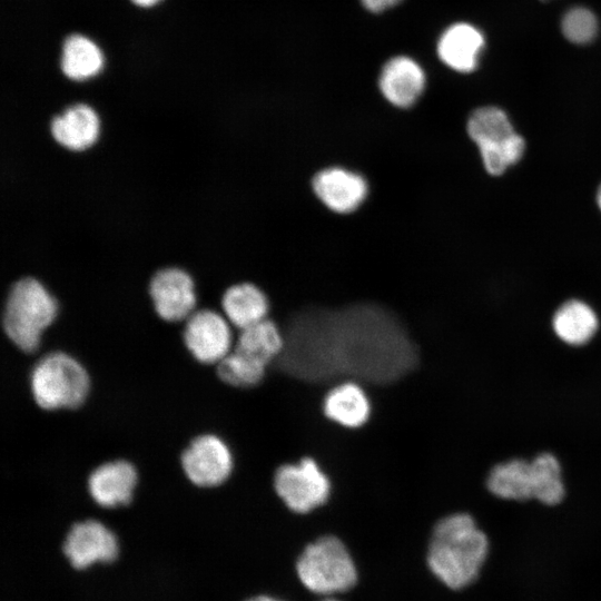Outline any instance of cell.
<instances>
[{"instance_id":"obj_9","label":"cell","mask_w":601,"mask_h":601,"mask_svg":"<svg viewBox=\"0 0 601 601\" xmlns=\"http://www.w3.org/2000/svg\"><path fill=\"white\" fill-rule=\"evenodd\" d=\"M180 464L194 485L216 487L230 476L234 461L228 445L219 436L201 434L181 452Z\"/></svg>"},{"instance_id":"obj_4","label":"cell","mask_w":601,"mask_h":601,"mask_svg":"<svg viewBox=\"0 0 601 601\" xmlns=\"http://www.w3.org/2000/svg\"><path fill=\"white\" fill-rule=\"evenodd\" d=\"M89 390L88 372L65 352L46 354L30 372L31 395L46 411L77 408L86 401Z\"/></svg>"},{"instance_id":"obj_3","label":"cell","mask_w":601,"mask_h":601,"mask_svg":"<svg viewBox=\"0 0 601 601\" xmlns=\"http://www.w3.org/2000/svg\"><path fill=\"white\" fill-rule=\"evenodd\" d=\"M58 303L35 277H22L8 293L2 327L7 337L23 353L38 349L41 335L55 321Z\"/></svg>"},{"instance_id":"obj_19","label":"cell","mask_w":601,"mask_h":601,"mask_svg":"<svg viewBox=\"0 0 601 601\" xmlns=\"http://www.w3.org/2000/svg\"><path fill=\"white\" fill-rule=\"evenodd\" d=\"M554 334L570 346L589 343L599 327V319L593 308L579 299L562 304L552 317Z\"/></svg>"},{"instance_id":"obj_26","label":"cell","mask_w":601,"mask_h":601,"mask_svg":"<svg viewBox=\"0 0 601 601\" xmlns=\"http://www.w3.org/2000/svg\"><path fill=\"white\" fill-rule=\"evenodd\" d=\"M366 9L373 12H381L386 10L395 4L400 3L402 0H361Z\"/></svg>"},{"instance_id":"obj_21","label":"cell","mask_w":601,"mask_h":601,"mask_svg":"<svg viewBox=\"0 0 601 601\" xmlns=\"http://www.w3.org/2000/svg\"><path fill=\"white\" fill-rule=\"evenodd\" d=\"M466 132L480 152L503 146L516 134L505 111L494 106L475 109L467 119Z\"/></svg>"},{"instance_id":"obj_14","label":"cell","mask_w":601,"mask_h":601,"mask_svg":"<svg viewBox=\"0 0 601 601\" xmlns=\"http://www.w3.org/2000/svg\"><path fill=\"white\" fill-rule=\"evenodd\" d=\"M426 78L423 69L413 59L397 56L383 67L378 89L384 99L397 109H410L424 92Z\"/></svg>"},{"instance_id":"obj_1","label":"cell","mask_w":601,"mask_h":601,"mask_svg":"<svg viewBox=\"0 0 601 601\" xmlns=\"http://www.w3.org/2000/svg\"><path fill=\"white\" fill-rule=\"evenodd\" d=\"M282 329L285 347L278 363L304 380L352 376L383 384L406 374L417 361L402 322L376 302L303 305Z\"/></svg>"},{"instance_id":"obj_12","label":"cell","mask_w":601,"mask_h":601,"mask_svg":"<svg viewBox=\"0 0 601 601\" xmlns=\"http://www.w3.org/2000/svg\"><path fill=\"white\" fill-rule=\"evenodd\" d=\"M101 118L95 107L87 102H73L66 106L49 120L52 139L70 151H85L99 139Z\"/></svg>"},{"instance_id":"obj_2","label":"cell","mask_w":601,"mask_h":601,"mask_svg":"<svg viewBox=\"0 0 601 601\" xmlns=\"http://www.w3.org/2000/svg\"><path fill=\"white\" fill-rule=\"evenodd\" d=\"M486 534L463 512L439 520L431 533L426 562L433 575L453 590L476 580L489 554Z\"/></svg>"},{"instance_id":"obj_17","label":"cell","mask_w":601,"mask_h":601,"mask_svg":"<svg viewBox=\"0 0 601 601\" xmlns=\"http://www.w3.org/2000/svg\"><path fill=\"white\" fill-rule=\"evenodd\" d=\"M483 47L482 32L472 24L460 22L442 33L437 42V53L453 70L470 72L476 68Z\"/></svg>"},{"instance_id":"obj_29","label":"cell","mask_w":601,"mask_h":601,"mask_svg":"<svg viewBox=\"0 0 601 601\" xmlns=\"http://www.w3.org/2000/svg\"><path fill=\"white\" fill-rule=\"evenodd\" d=\"M597 203H598L599 209L601 210V185L597 193Z\"/></svg>"},{"instance_id":"obj_10","label":"cell","mask_w":601,"mask_h":601,"mask_svg":"<svg viewBox=\"0 0 601 601\" xmlns=\"http://www.w3.org/2000/svg\"><path fill=\"white\" fill-rule=\"evenodd\" d=\"M229 322L213 309L194 312L183 331V341L191 356L201 364H218L231 351Z\"/></svg>"},{"instance_id":"obj_16","label":"cell","mask_w":601,"mask_h":601,"mask_svg":"<svg viewBox=\"0 0 601 601\" xmlns=\"http://www.w3.org/2000/svg\"><path fill=\"white\" fill-rule=\"evenodd\" d=\"M106 58L100 46L90 37L72 32L60 47L59 69L70 81L83 82L97 77L105 68Z\"/></svg>"},{"instance_id":"obj_13","label":"cell","mask_w":601,"mask_h":601,"mask_svg":"<svg viewBox=\"0 0 601 601\" xmlns=\"http://www.w3.org/2000/svg\"><path fill=\"white\" fill-rule=\"evenodd\" d=\"M138 481L136 467L126 460L100 464L89 474L87 484L92 501L105 509L126 506L132 501Z\"/></svg>"},{"instance_id":"obj_30","label":"cell","mask_w":601,"mask_h":601,"mask_svg":"<svg viewBox=\"0 0 601 601\" xmlns=\"http://www.w3.org/2000/svg\"><path fill=\"white\" fill-rule=\"evenodd\" d=\"M321 601H338V600L334 599V598L326 597L325 599H323Z\"/></svg>"},{"instance_id":"obj_11","label":"cell","mask_w":601,"mask_h":601,"mask_svg":"<svg viewBox=\"0 0 601 601\" xmlns=\"http://www.w3.org/2000/svg\"><path fill=\"white\" fill-rule=\"evenodd\" d=\"M156 314L166 322L187 319L196 306L195 283L179 267L158 269L148 286Z\"/></svg>"},{"instance_id":"obj_28","label":"cell","mask_w":601,"mask_h":601,"mask_svg":"<svg viewBox=\"0 0 601 601\" xmlns=\"http://www.w3.org/2000/svg\"><path fill=\"white\" fill-rule=\"evenodd\" d=\"M244 601H284L268 594H257L245 599Z\"/></svg>"},{"instance_id":"obj_20","label":"cell","mask_w":601,"mask_h":601,"mask_svg":"<svg viewBox=\"0 0 601 601\" xmlns=\"http://www.w3.org/2000/svg\"><path fill=\"white\" fill-rule=\"evenodd\" d=\"M285 347L282 327L273 318H265L249 327L240 329L235 351L268 366L278 358Z\"/></svg>"},{"instance_id":"obj_6","label":"cell","mask_w":601,"mask_h":601,"mask_svg":"<svg viewBox=\"0 0 601 601\" xmlns=\"http://www.w3.org/2000/svg\"><path fill=\"white\" fill-rule=\"evenodd\" d=\"M60 552L76 571L115 563L121 552L117 534L96 519L73 522L66 532Z\"/></svg>"},{"instance_id":"obj_27","label":"cell","mask_w":601,"mask_h":601,"mask_svg":"<svg viewBox=\"0 0 601 601\" xmlns=\"http://www.w3.org/2000/svg\"><path fill=\"white\" fill-rule=\"evenodd\" d=\"M162 0H129L131 4L140 9H151L159 4Z\"/></svg>"},{"instance_id":"obj_7","label":"cell","mask_w":601,"mask_h":601,"mask_svg":"<svg viewBox=\"0 0 601 601\" xmlns=\"http://www.w3.org/2000/svg\"><path fill=\"white\" fill-rule=\"evenodd\" d=\"M274 487L284 504L298 514L323 505L331 493L328 477L312 457L279 466L275 472Z\"/></svg>"},{"instance_id":"obj_5","label":"cell","mask_w":601,"mask_h":601,"mask_svg":"<svg viewBox=\"0 0 601 601\" xmlns=\"http://www.w3.org/2000/svg\"><path fill=\"white\" fill-rule=\"evenodd\" d=\"M296 574L312 593L329 597L355 587L356 564L346 545L334 535L307 544L296 561Z\"/></svg>"},{"instance_id":"obj_8","label":"cell","mask_w":601,"mask_h":601,"mask_svg":"<svg viewBox=\"0 0 601 601\" xmlns=\"http://www.w3.org/2000/svg\"><path fill=\"white\" fill-rule=\"evenodd\" d=\"M312 189L319 203L337 215H351L366 201L370 184L366 177L349 167L333 165L315 173Z\"/></svg>"},{"instance_id":"obj_25","label":"cell","mask_w":601,"mask_h":601,"mask_svg":"<svg viewBox=\"0 0 601 601\" xmlns=\"http://www.w3.org/2000/svg\"><path fill=\"white\" fill-rule=\"evenodd\" d=\"M598 28L595 14L583 7H574L568 10L561 22L564 37L577 45L591 42L598 33Z\"/></svg>"},{"instance_id":"obj_18","label":"cell","mask_w":601,"mask_h":601,"mask_svg":"<svg viewBox=\"0 0 601 601\" xmlns=\"http://www.w3.org/2000/svg\"><path fill=\"white\" fill-rule=\"evenodd\" d=\"M327 418L348 428L363 426L371 413L364 390L355 382L346 381L331 388L323 402Z\"/></svg>"},{"instance_id":"obj_22","label":"cell","mask_w":601,"mask_h":601,"mask_svg":"<svg viewBox=\"0 0 601 601\" xmlns=\"http://www.w3.org/2000/svg\"><path fill=\"white\" fill-rule=\"evenodd\" d=\"M486 486L499 499L511 501L533 499L530 462L511 459L494 465L487 475Z\"/></svg>"},{"instance_id":"obj_24","label":"cell","mask_w":601,"mask_h":601,"mask_svg":"<svg viewBox=\"0 0 601 601\" xmlns=\"http://www.w3.org/2000/svg\"><path fill=\"white\" fill-rule=\"evenodd\" d=\"M265 365L231 349L216 367L219 380L230 386L248 388L262 382L266 374Z\"/></svg>"},{"instance_id":"obj_23","label":"cell","mask_w":601,"mask_h":601,"mask_svg":"<svg viewBox=\"0 0 601 601\" xmlns=\"http://www.w3.org/2000/svg\"><path fill=\"white\" fill-rule=\"evenodd\" d=\"M532 497L545 505L559 504L565 495L562 467L549 452L538 454L531 462Z\"/></svg>"},{"instance_id":"obj_15","label":"cell","mask_w":601,"mask_h":601,"mask_svg":"<svg viewBox=\"0 0 601 601\" xmlns=\"http://www.w3.org/2000/svg\"><path fill=\"white\" fill-rule=\"evenodd\" d=\"M220 306L227 321L239 331L267 318L272 309L267 293L250 280L226 287Z\"/></svg>"}]
</instances>
